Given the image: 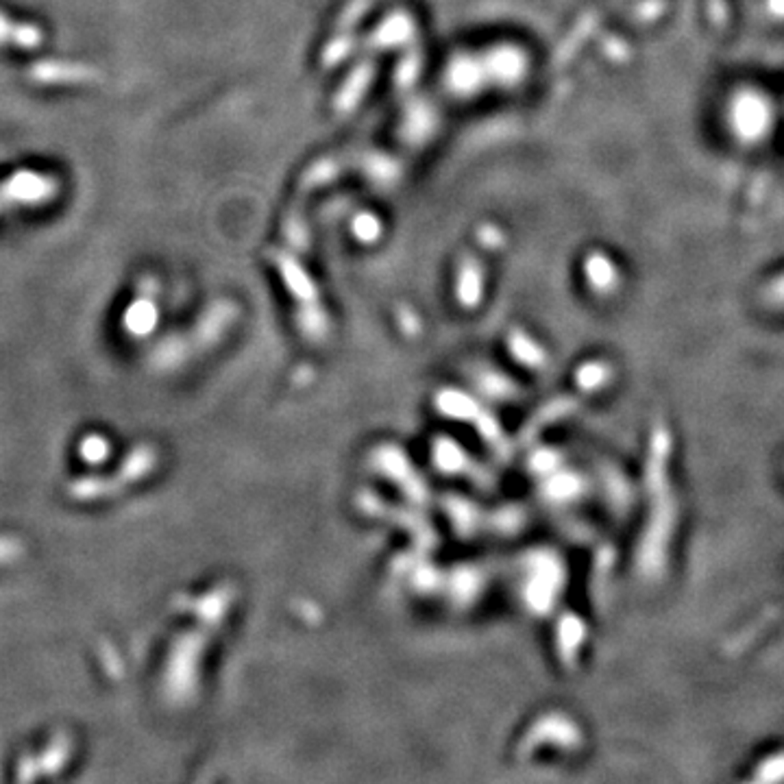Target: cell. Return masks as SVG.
<instances>
[{
    "label": "cell",
    "instance_id": "2",
    "mask_svg": "<svg viewBox=\"0 0 784 784\" xmlns=\"http://www.w3.org/2000/svg\"><path fill=\"white\" fill-rule=\"evenodd\" d=\"M44 42V33L36 24L12 20L0 12V46L37 48Z\"/></svg>",
    "mask_w": 784,
    "mask_h": 784
},
{
    "label": "cell",
    "instance_id": "1",
    "mask_svg": "<svg viewBox=\"0 0 784 784\" xmlns=\"http://www.w3.org/2000/svg\"><path fill=\"white\" fill-rule=\"evenodd\" d=\"M60 190V182L48 173L18 170L0 182V218L18 207H33L48 203Z\"/></svg>",
    "mask_w": 784,
    "mask_h": 784
}]
</instances>
